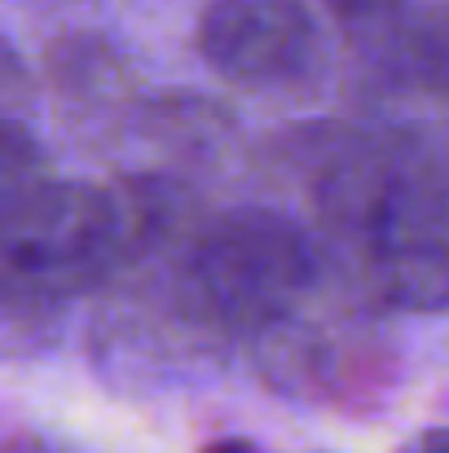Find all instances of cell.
<instances>
[{
  "label": "cell",
  "instance_id": "obj_1",
  "mask_svg": "<svg viewBox=\"0 0 449 453\" xmlns=\"http://www.w3.org/2000/svg\"><path fill=\"white\" fill-rule=\"evenodd\" d=\"M321 207L357 242L379 300L449 303V180L432 158H339L321 180Z\"/></svg>",
  "mask_w": 449,
  "mask_h": 453
},
{
  "label": "cell",
  "instance_id": "obj_2",
  "mask_svg": "<svg viewBox=\"0 0 449 453\" xmlns=\"http://www.w3.org/2000/svg\"><path fill=\"white\" fill-rule=\"evenodd\" d=\"M142 207L80 180H31L0 198V308H44L97 287L133 238Z\"/></svg>",
  "mask_w": 449,
  "mask_h": 453
},
{
  "label": "cell",
  "instance_id": "obj_3",
  "mask_svg": "<svg viewBox=\"0 0 449 453\" xmlns=\"http://www.w3.org/2000/svg\"><path fill=\"white\" fill-rule=\"evenodd\" d=\"M313 282V247L296 225L265 207L221 216L198 247L194 287L234 326H265Z\"/></svg>",
  "mask_w": 449,
  "mask_h": 453
},
{
  "label": "cell",
  "instance_id": "obj_4",
  "mask_svg": "<svg viewBox=\"0 0 449 453\" xmlns=\"http://www.w3.org/2000/svg\"><path fill=\"white\" fill-rule=\"evenodd\" d=\"M198 49L229 84L283 88L317 62V27L304 0H207Z\"/></svg>",
  "mask_w": 449,
  "mask_h": 453
},
{
  "label": "cell",
  "instance_id": "obj_5",
  "mask_svg": "<svg viewBox=\"0 0 449 453\" xmlns=\"http://www.w3.org/2000/svg\"><path fill=\"white\" fill-rule=\"evenodd\" d=\"M339 27H348L361 44H388L406 53L410 40V0H321Z\"/></svg>",
  "mask_w": 449,
  "mask_h": 453
},
{
  "label": "cell",
  "instance_id": "obj_6",
  "mask_svg": "<svg viewBox=\"0 0 449 453\" xmlns=\"http://www.w3.org/2000/svg\"><path fill=\"white\" fill-rule=\"evenodd\" d=\"M44 176V150L40 142L9 115H0V198Z\"/></svg>",
  "mask_w": 449,
  "mask_h": 453
},
{
  "label": "cell",
  "instance_id": "obj_7",
  "mask_svg": "<svg viewBox=\"0 0 449 453\" xmlns=\"http://www.w3.org/2000/svg\"><path fill=\"white\" fill-rule=\"evenodd\" d=\"M27 93V71H22V58L0 40V115H4V106L9 102H18Z\"/></svg>",
  "mask_w": 449,
  "mask_h": 453
},
{
  "label": "cell",
  "instance_id": "obj_8",
  "mask_svg": "<svg viewBox=\"0 0 449 453\" xmlns=\"http://www.w3.org/2000/svg\"><path fill=\"white\" fill-rule=\"evenodd\" d=\"M0 453H66L62 445H53V441H44V436H31V432H22V436H9V441H0Z\"/></svg>",
  "mask_w": 449,
  "mask_h": 453
},
{
  "label": "cell",
  "instance_id": "obj_9",
  "mask_svg": "<svg viewBox=\"0 0 449 453\" xmlns=\"http://www.w3.org/2000/svg\"><path fill=\"white\" fill-rule=\"evenodd\" d=\"M401 453H449V427H432V432L414 436Z\"/></svg>",
  "mask_w": 449,
  "mask_h": 453
},
{
  "label": "cell",
  "instance_id": "obj_10",
  "mask_svg": "<svg viewBox=\"0 0 449 453\" xmlns=\"http://www.w3.org/2000/svg\"><path fill=\"white\" fill-rule=\"evenodd\" d=\"M203 453H265V449H256L252 441H238V436H225V441H212Z\"/></svg>",
  "mask_w": 449,
  "mask_h": 453
}]
</instances>
